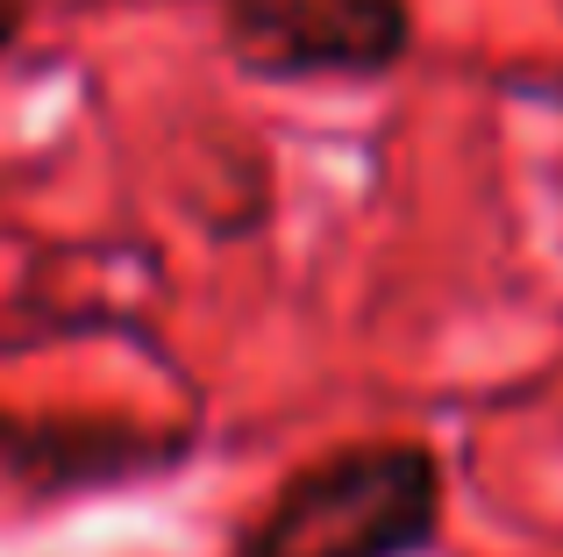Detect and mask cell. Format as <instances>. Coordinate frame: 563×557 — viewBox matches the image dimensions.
I'll use <instances>...</instances> for the list:
<instances>
[{
    "mask_svg": "<svg viewBox=\"0 0 563 557\" xmlns=\"http://www.w3.org/2000/svg\"><path fill=\"white\" fill-rule=\"evenodd\" d=\"M221 43L250 79H385L413 51L407 0H214Z\"/></svg>",
    "mask_w": 563,
    "mask_h": 557,
    "instance_id": "2",
    "label": "cell"
},
{
    "mask_svg": "<svg viewBox=\"0 0 563 557\" xmlns=\"http://www.w3.org/2000/svg\"><path fill=\"white\" fill-rule=\"evenodd\" d=\"M442 536V458L413 436H372L307 458L235 557H421Z\"/></svg>",
    "mask_w": 563,
    "mask_h": 557,
    "instance_id": "1",
    "label": "cell"
},
{
    "mask_svg": "<svg viewBox=\"0 0 563 557\" xmlns=\"http://www.w3.org/2000/svg\"><path fill=\"white\" fill-rule=\"evenodd\" d=\"M22 29H29V0H0V65H8V51L22 43Z\"/></svg>",
    "mask_w": 563,
    "mask_h": 557,
    "instance_id": "3",
    "label": "cell"
}]
</instances>
